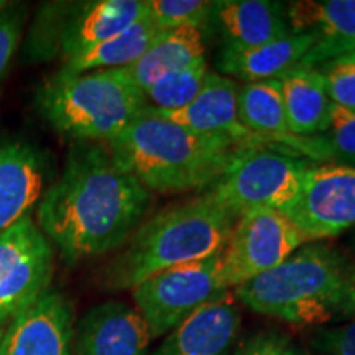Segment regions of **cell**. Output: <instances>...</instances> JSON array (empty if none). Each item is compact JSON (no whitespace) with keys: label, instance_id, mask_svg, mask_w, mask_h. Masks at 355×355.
<instances>
[{"label":"cell","instance_id":"13","mask_svg":"<svg viewBox=\"0 0 355 355\" xmlns=\"http://www.w3.org/2000/svg\"><path fill=\"white\" fill-rule=\"evenodd\" d=\"M286 17L291 32H309L318 40L300 68L314 69L319 63L355 51V0L293 2Z\"/></svg>","mask_w":355,"mask_h":355},{"label":"cell","instance_id":"31","mask_svg":"<svg viewBox=\"0 0 355 355\" xmlns=\"http://www.w3.org/2000/svg\"><path fill=\"white\" fill-rule=\"evenodd\" d=\"M288 340L273 332H261L245 340L234 355H286Z\"/></svg>","mask_w":355,"mask_h":355},{"label":"cell","instance_id":"25","mask_svg":"<svg viewBox=\"0 0 355 355\" xmlns=\"http://www.w3.org/2000/svg\"><path fill=\"white\" fill-rule=\"evenodd\" d=\"M306 155L339 166L355 165V112L334 105L329 128L319 137H309Z\"/></svg>","mask_w":355,"mask_h":355},{"label":"cell","instance_id":"7","mask_svg":"<svg viewBox=\"0 0 355 355\" xmlns=\"http://www.w3.org/2000/svg\"><path fill=\"white\" fill-rule=\"evenodd\" d=\"M229 290L220 252L163 270L133 288L132 296L150 336L157 339L170 334L204 306L229 295Z\"/></svg>","mask_w":355,"mask_h":355},{"label":"cell","instance_id":"33","mask_svg":"<svg viewBox=\"0 0 355 355\" xmlns=\"http://www.w3.org/2000/svg\"><path fill=\"white\" fill-rule=\"evenodd\" d=\"M286 355H303V354L298 352V350H295V349H293V347H290V349H288Z\"/></svg>","mask_w":355,"mask_h":355},{"label":"cell","instance_id":"17","mask_svg":"<svg viewBox=\"0 0 355 355\" xmlns=\"http://www.w3.org/2000/svg\"><path fill=\"white\" fill-rule=\"evenodd\" d=\"M43 162L30 144L0 140V232L30 216L43 194Z\"/></svg>","mask_w":355,"mask_h":355},{"label":"cell","instance_id":"14","mask_svg":"<svg viewBox=\"0 0 355 355\" xmlns=\"http://www.w3.org/2000/svg\"><path fill=\"white\" fill-rule=\"evenodd\" d=\"M237 83L222 74L209 73L199 94L186 107L173 112H158L168 121L189 130L224 137L242 146L268 144L242 125L237 110Z\"/></svg>","mask_w":355,"mask_h":355},{"label":"cell","instance_id":"16","mask_svg":"<svg viewBox=\"0 0 355 355\" xmlns=\"http://www.w3.org/2000/svg\"><path fill=\"white\" fill-rule=\"evenodd\" d=\"M239 329L241 311L229 293L166 334L152 355H229Z\"/></svg>","mask_w":355,"mask_h":355},{"label":"cell","instance_id":"19","mask_svg":"<svg viewBox=\"0 0 355 355\" xmlns=\"http://www.w3.org/2000/svg\"><path fill=\"white\" fill-rule=\"evenodd\" d=\"M316 42V37L309 32H291L241 55L220 56L219 68L222 73L245 83L282 79L300 68L303 58L313 50Z\"/></svg>","mask_w":355,"mask_h":355},{"label":"cell","instance_id":"2","mask_svg":"<svg viewBox=\"0 0 355 355\" xmlns=\"http://www.w3.org/2000/svg\"><path fill=\"white\" fill-rule=\"evenodd\" d=\"M107 145L115 162L152 193L209 189L245 146L168 121L150 105Z\"/></svg>","mask_w":355,"mask_h":355},{"label":"cell","instance_id":"27","mask_svg":"<svg viewBox=\"0 0 355 355\" xmlns=\"http://www.w3.org/2000/svg\"><path fill=\"white\" fill-rule=\"evenodd\" d=\"M71 3H44L28 38V58L43 60L60 51V37Z\"/></svg>","mask_w":355,"mask_h":355},{"label":"cell","instance_id":"26","mask_svg":"<svg viewBox=\"0 0 355 355\" xmlns=\"http://www.w3.org/2000/svg\"><path fill=\"white\" fill-rule=\"evenodd\" d=\"M216 2L207 0H146V12L162 30L193 26L201 30L209 24Z\"/></svg>","mask_w":355,"mask_h":355},{"label":"cell","instance_id":"3","mask_svg":"<svg viewBox=\"0 0 355 355\" xmlns=\"http://www.w3.org/2000/svg\"><path fill=\"white\" fill-rule=\"evenodd\" d=\"M237 219L206 191L171 204L141 222L119 248L102 268V286L133 290L163 270L220 254Z\"/></svg>","mask_w":355,"mask_h":355},{"label":"cell","instance_id":"8","mask_svg":"<svg viewBox=\"0 0 355 355\" xmlns=\"http://www.w3.org/2000/svg\"><path fill=\"white\" fill-rule=\"evenodd\" d=\"M53 273V245L32 217L0 232V327L50 290Z\"/></svg>","mask_w":355,"mask_h":355},{"label":"cell","instance_id":"1","mask_svg":"<svg viewBox=\"0 0 355 355\" xmlns=\"http://www.w3.org/2000/svg\"><path fill=\"white\" fill-rule=\"evenodd\" d=\"M153 196L115 162L107 145L76 141L43 191L38 227L68 263L112 254L146 219Z\"/></svg>","mask_w":355,"mask_h":355},{"label":"cell","instance_id":"22","mask_svg":"<svg viewBox=\"0 0 355 355\" xmlns=\"http://www.w3.org/2000/svg\"><path fill=\"white\" fill-rule=\"evenodd\" d=\"M237 110L242 125L259 139L290 144L282 79L245 83L239 87Z\"/></svg>","mask_w":355,"mask_h":355},{"label":"cell","instance_id":"30","mask_svg":"<svg viewBox=\"0 0 355 355\" xmlns=\"http://www.w3.org/2000/svg\"><path fill=\"white\" fill-rule=\"evenodd\" d=\"M313 347L318 355H355V316L318 331L313 337Z\"/></svg>","mask_w":355,"mask_h":355},{"label":"cell","instance_id":"24","mask_svg":"<svg viewBox=\"0 0 355 355\" xmlns=\"http://www.w3.org/2000/svg\"><path fill=\"white\" fill-rule=\"evenodd\" d=\"M207 74L209 68L206 56L184 66L183 69L166 74L144 91L146 105L159 112H173L186 107L199 94Z\"/></svg>","mask_w":355,"mask_h":355},{"label":"cell","instance_id":"12","mask_svg":"<svg viewBox=\"0 0 355 355\" xmlns=\"http://www.w3.org/2000/svg\"><path fill=\"white\" fill-rule=\"evenodd\" d=\"M150 336L141 314L123 301L91 308L78 322L73 355H146Z\"/></svg>","mask_w":355,"mask_h":355},{"label":"cell","instance_id":"4","mask_svg":"<svg viewBox=\"0 0 355 355\" xmlns=\"http://www.w3.org/2000/svg\"><path fill=\"white\" fill-rule=\"evenodd\" d=\"M234 295L255 313L296 326L347 321L355 316V266L331 247L309 243Z\"/></svg>","mask_w":355,"mask_h":355},{"label":"cell","instance_id":"18","mask_svg":"<svg viewBox=\"0 0 355 355\" xmlns=\"http://www.w3.org/2000/svg\"><path fill=\"white\" fill-rule=\"evenodd\" d=\"M225 46L222 56L241 55L291 33L286 8L270 0H224L216 2Z\"/></svg>","mask_w":355,"mask_h":355},{"label":"cell","instance_id":"23","mask_svg":"<svg viewBox=\"0 0 355 355\" xmlns=\"http://www.w3.org/2000/svg\"><path fill=\"white\" fill-rule=\"evenodd\" d=\"M162 32L163 30L157 26V24L148 17V12H146L137 24H133L125 32L97 44L96 48L83 53V55L63 61L64 64L60 71L69 74H79L97 69L125 68V66L135 63Z\"/></svg>","mask_w":355,"mask_h":355},{"label":"cell","instance_id":"29","mask_svg":"<svg viewBox=\"0 0 355 355\" xmlns=\"http://www.w3.org/2000/svg\"><path fill=\"white\" fill-rule=\"evenodd\" d=\"M26 8L21 3L7 2L0 8V79L7 73L24 32Z\"/></svg>","mask_w":355,"mask_h":355},{"label":"cell","instance_id":"5","mask_svg":"<svg viewBox=\"0 0 355 355\" xmlns=\"http://www.w3.org/2000/svg\"><path fill=\"white\" fill-rule=\"evenodd\" d=\"M38 112L50 125L76 141L109 144L146 105L144 91L123 71H58L35 94Z\"/></svg>","mask_w":355,"mask_h":355},{"label":"cell","instance_id":"32","mask_svg":"<svg viewBox=\"0 0 355 355\" xmlns=\"http://www.w3.org/2000/svg\"><path fill=\"white\" fill-rule=\"evenodd\" d=\"M3 337H6V327H0V355H3Z\"/></svg>","mask_w":355,"mask_h":355},{"label":"cell","instance_id":"20","mask_svg":"<svg viewBox=\"0 0 355 355\" xmlns=\"http://www.w3.org/2000/svg\"><path fill=\"white\" fill-rule=\"evenodd\" d=\"M288 130L295 137L321 135L329 128L332 104L322 73L296 68L282 78Z\"/></svg>","mask_w":355,"mask_h":355},{"label":"cell","instance_id":"9","mask_svg":"<svg viewBox=\"0 0 355 355\" xmlns=\"http://www.w3.org/2000/svg\"><path fill=\"white\" fill-rule=\"evenodd\" d=\"M304 243V235L282 211L243 212L222 250L225 282L229 288L241 286L277 268Z\"/></svg>","mask_w":355,"mask_h":355},{"label":"cell","instance_id":"34","mask_svg":"<svg viewBox=\"0 0 355 355\" xmlns=\"http://www.w3.org/2000/svg\"><path fill=\"white\" fill-rule=\"evenodd\" d=\"M7 2H2V0H0V8H3V6H6Z\"/></svg>","mask_w":355,"mask_h":355},{"label":"cell","instance_id":"11","mask_svg":"<svg viewBox=\"0 0 355 355\" xmlns=\"http://www.w3.org/2000/svg\"><path fill=\"white\" fill-rule=\"evenodd\" d=\"M73 308L48 290L6 327L3 355H73Z\"/></svg>","mask_w":355,"mask_h":355},{"label":"cell","instance_id":"10","mask_svg":"<svg viewBox=\"0 0 355 355\" xmlns=\"http://www.w3.org/2000/svg\"><path fill=\"white\" fill-rule=\"evenodd\" d=\"M308 242L355 227V166L311 165L296 198L282 209Z\"/></svg>","mask_w":355,"mask_h":355},{"label":"cell","instance_id":"21","mask_svg":"<svg viewBox=\"0 0 355 355\" xmlns=\"http://www.w3.org/2000/svg\"><path fill=\"white\" fill-rule=\"evenodd\" d=\"M199 58H204L202 32L193 26H181L163 30L144 55L135 63L125 66L123 71L141 91H145L158 79L183 69Z\"/></svg>","mask_w":355,"mask_h":355},{"label":"cell","instance_id":"15","mask_svg":"<svg viewBox=\"0 0 355 355\" xmlns=\"http://www.w3.org/2000/svg\"><path fill=\"white\" fill-rule=\"evenodd\" d=\"M146 13V0H94L71 3L60 37L63 61L117 37Z\"/></svg>","mask_w":355,"mask_h":355},{"label":"cell","instance_id":"28","mask_svg":"<svg viewBox=\"0 0 355 355\" xmlns=\"http://www.w3.org/2000/svg\"><path fill=\"white\" fill-rule=\"evenodd\" d=\"M321 73L332 104L355 112V51L331 61Z\"/></svg>","mask_w":355,"mask_h":355},{"label":"cell","instance_id":"6","mask_svg":"<svg viewBox=\"0 0 355 355\" xmlns=\"http://www.w3.org/2000/svg\"><path fill=\"white\" fill-rule=\"evenodd\" d=\"M311 165L283 146L248 145L206 193L237 217L254 209L282 211L296 198Z\"/></svg>","mask_w":355,"mask_h":355}]
</instances>
